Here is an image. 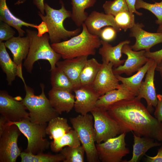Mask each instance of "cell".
Wrapping results in <instances>:
<instances>
[{
    "mask_svg": "<svg viewBox=\"0 0 162 162\" xmlns=\"http://www.w3.org/2000/svg\"><path fill=\"white\" fill-rule=\"evenodd\" d=\"M146 158V161L147 162H162V146L158 150L157 155L151 157L145 154Z\"/></svg>",
    "mask_w": 162,
    "mask_h": 162,
    "instance_id": "41",
    "label": "cell"
},
{
    "mask_svg": "<svg viewBox=\"0 0 162 162\" xmlns=\"http://www.w3.org/2000/svg\"><path fill=\"white\" fill-rule=\"evenodd\" d=\"M96 2V0H71V18L76 26H82L88 16L85 10L93 6Z\"/></svg>",
    "mask_w": 162,
    "mask_h": 162,
    "instance_id": "27",
    "label": "cell"
},
{
    "mask_svg": "<svg viewBox=\"0 0 162 162\" xmlns=\"http://www.w3.org/2000/svg\"><path fill=\"white\" fill-rule=\"evenodd\" d=\"M94 120L95 140L100 143L122 133L116 122L105 109L95 107L90 112Z\"/></svg>",
    "mask_w": 162,
    "mask_h": 162,
    "instance_id": "8",
    "label": "cell"
},
{
    "mask_svg": "<svg viewBox=\"0 0 162 162\" xmlns=\"http://www.w3.org/2000/svg\"><path fill=\"white\" fill-rule=\"evenodd\" d=\"M157 63L155 62L147 71L145 80L142 81L136 97L140 100L144 98L147 104V109L150 113L153 111L158 102L157 94L154 84V76Z\"/></svg>",
    "mask_w": 162,
    "mask_h": 162,
    "instance_id": "16",
    "label": "cell"
},
{
    "mask_svg": "<svg viewBox=\"0 0 162 162\" xmlns=\"http://www.w3.org/2000/svg\"><path fill=\"white\" fill-rule=\"evenodd\" d=\"M4 43L6 48L11 51L13 61L18 66V76H22V62L27 57L30 47L29 37L27 35L26 37L14 36Z\"/></svg>",
    "mask_w": 162,
    "mask_h": 162,
    "instance_id": "17",
    "label": "cell"
},
{
    "mask_svg": "<svg viewBox=\"0 0 162 162\" xmlns=\"http://www.w3.org/2000/svg\"><path fill=\"white\" fill-rule=\"evenodd\" d=\"M26 31L30 41L29 52L23 63L27 71L31 73L34 63L41 59L48 61L51 66L50 71L53 69L62 57L50 45L49 34L46 33L42 36L39 37L36 31L28 29Z\"/></svg>",
    "mask_w": 162,
    "mask_h": 162,
    "instance_id": "3",
    "label": "cell"
},
{
    "mask_svg": "<svg viewBox=\"0 0 162 162\" xmlns=\"http://www.w3.org/2000/svg\"><path fill=\"white\" fill-rule=\"evenodd\" d=\"M48 95L52 106L59 114L63 112L68 113L74 107L75 97L72 92L52 88Z\"/></svg>",
    "mask_w": 162,
    "mask_h": 162,
    "instance_id": "19",
    "label": "cell"
},
{
    "mask_svg": "<svg viewBox=\"0 0 162 162\" xmlns=\"http://www.w3.org/2000/svg\"><path fill=\"white\" fill-rule=\"evenodd\" d=\"M134 136V144L132 157L128 161L124 162H138L145 155L146 152L150 148L161 145V143L154 139L147 137H141L132 133Z\"/></svg>",
    "mask_w": 162,
    "mask_h": 162,
    "instance_id": "23",
    "label": "cell"
},
{
    "mask_svg": "<svg viewBox=\"0 0 162 162\" xmlns=\"http://www.w3.org/2000/svg\"><path fill=\"white\" fill-rule=\"evenodd\" d=\"M101 47L99 50L98 53L101 56L102 62H111L114 68L122 65L125 60H121L122 56V49L123 46L129 44L130 41L126 40L120 42L115 46H112L108 42L101 40Z\"/></svg>",
    "mask_w": 162,
    "mask_h": 162,
    "instance_id": "21",
    "label": "cell"
},
{
    "mask_svg": "<svg viewBox=\"0 0 162 162\" xmlns=\"http://www.w3.org/2000/svg\"><path fill=\"white\" fill-rule=\"evenodd\" d=\"M9 120L2 115L0 116V136L7 126Z\"/></svg>",
    "mask_w": 162,
    "mask_h": 162,
    "instance_id": "44",
    "label": "cell"
},
{
    "mask_svg": "<svg viewBox=\"0 0 162 162\" xmlns=\"http://www.w3.org/2000/svg\"><path fill=\"white\" fill-rule=\"evenodd\" d=\"M145 54L147 58L153 59L158 64L162 59V49L153 52L146 51Z\"/></svg>",
    "mask_w": 162,
    "mask_h": 162,
    "instance_id": "40",
    "label": "cell"
},
{
    "mask_svg": "<svg viewBox=\"0 0 162 162\" xmlns=\"http://www.w3.org/2000/svg\"><path fill=\"white\" fill-rule=\"evenodd\" d=\"M0 66L6 75L8 85L11 86L18 76V67L10 58L3 42H0Z\"/></svg>",
    "mask_w": 162,
    "mask_h": 162,
    "instance_id": "26",
    "label": "cell"
},
{
    "mask_svg": "<svg viewBox=\"0 0 162 162\" xmlns=\"http://www.w3.org/2000/svg\"><path fill=\"white\" fill-rule=\"evenodd\" d=\"M136 96L135 94L121 84L118 88L100 96L96 102V107L105 109L118 101L133 98Z\"/></svg>",
    "mask_w": 162,
    "mask_h": 162,
    "instance_id": "22",
    "label": "cell"
},
{
    "mask_svg": "<svg viewBox=\"0 0 162 162\" xmlns=\"http://www.w3.org/2000/svg\"><path fill=\"white\" fill-rule=\"evenodd\" d=\"M0 21L7 23L17 31L19 36L23 37L25 32L22 26L36 28L37 25L26 22L15 16L8 7L6 0H0Z\"/></svg>",
    "mask_w": 162,
    "mask_h": 162,
    "instance_id": "24",
    "label": "cell"
},
{
    "mask_svg": "<svg viewBox=\"0 0 162 162\" xmlns=\"http://www.w3.org/2000/svg\"><path fill=\"white\" fill-rule=\"evenodd\" d=\"M36 28L37 29V35L39 37L42 36L45 33L48 32V28L46 23L42 21L39 25H37Z\"/></svg>",
    "mask_w": 162,
    "mask_h": 162,
    "instance_id": "42",
    "label": "cell"
},
{
    "mask_svg": "<svg viewBox=\"0 0 162 162\" xmlns=\"http://www.w3.org/2000/svg\"><path fill=\"white\" fill-rule=\"evenodd\" d=\"M129 44H126L122 48V53L126 55L127 58L124 64L113 69L115 75L124 73L127 75L130 76L139 70L149 59L145 55V50L135 51Z\"/></svg>",
    "mask_w": 162,
    "mask_h": 162,
    "instance_id": "12",
    "label": "cell"
},
{
    "mask_svg": "<svg viewBox=\"0 0 162 162\" xmlns=\"http://www.w3.org/2000/svg\"><path fill=\"white\" fill-rule=\"evenodd\" d=\"M144 27L142 23H135L130 29V37H134L136 39L134 44L130 46L134 51H150L152 46L162 43V33L147 32L143 29Z\"/></svg>",
    "mask_w": 162,
    "mask_h": 162,
    "instance_id": "13",
    "label": "cell"
},
{
    "mask_svg": "<svg viewBox=\"0 0 162 162\" xmlns=\"http://www.w3.org/2000/svg\"><path fill=\"white\" fill-rule=\"evenodd\" d=\"M136 97L120 101L104 109L117 123L122 133L131 132L162 141V122L152 116Z\"/></svg>",
    "mask_w": 162,
    "mask_h": 162,
    "instance_id": "1",
    "label": "cell"
},
{
    "mask_svg": "<svg viewBox=\"0 0 162 162\" xmlns=\"http://www.w3.org/2000/svg\"><path fill=\"white\" fill-rule=\"evenodd\" d=\"M12 124L16 125L22 133L27 138V147L24 152L36 154L42 153L48 149L50 143L46 139L47 124L33 123L29 119H26L18 122L9 121L8 126Z\"/></svg>",
    "mask_w": 162,
    "mask_h": 162,
    "instance_id": "7",
    "label": "cell"
},
{
    "mask_svg": "<svg viewBox=\"0 0 162 162\" xmlns=\"http://www.w3.org/2000/svg\"><path fill=\"white\" fill-rule=\"evenodd\" d=\"M17 101H22V98L20 96H17L15 98H14Z\"/></svg>",
    "mask_w": 162,
    "mask_h": 162,
    "instance_id": "48",
    "label": "cell"
},
{
    "mask_svg": "<svg viewBox=\"0 0 162 162\" xmlns=\"http://www.w3.org/2000/svg\"><path fill=\"white\" fill-rule=\"evenodd\" d=\"M33 3L36 6L39 11L44 15V0H32Z\"/></svg>",
    "mask_w": 162,
    "mask_h": 162,
    "instance_id": "45",
    "label": "cell"
},
{
    "mask_svg": "<svg viewBox=\"0 0 162 162\" xmlns=\"http://www.w3.org/2000/svg\"><path fill=\"white\" fill-rule=\"evenodd\" d=\"M22 132L14 124L6 127L0 136V162H15L21 153L17 145Z\"/></svg>",
    "mask_w": 162,
    "mask_h": 162,
    "instance_id": "10",
    "label": "cell"
},
{
    "mask_svg": "<svg viewBox=\"0 0 162 162\" xmlns=\"http://www.w3.org/2000/svg\"><path fill=\"white\" fill-rule=\"evenodd\" d=\"M15 33L11 26L0 21V42L7 41L13 37Z\"/></svg>",
    "mask_w": 162,
    "mask_h": 162,
    "instance_id": "37",
    "label": "cell"
},
{
    "mask_svg": "<svg viewBox=\"0 0 162 162\" xmlns=\"http://www.w3.org/2000/svg\"><path fill=\"white\" fill-rule=\"evenodd\" d=\"M155 70L159 73L162 79V59L159 63L157 64Z\"/></svg>",
    "mask_w": 162,
    "mask_h": 162,
    "instance_id": "46",
    "label": "cell"
},
{
    "mask_svg": "<svg viewBox=\"0 0 162 162\" xmlns=\"http://www.w3.org/2000/svg\"><path fill=\"white\" fill-rule=\"evenodd\" d=\"M60 2L61 8L59 9H54L44 3L46 15H43L39 11L38 13L42 21L47 25L50 40L52 44L60 42L62 40H67L68 38L77 35L81 32L79 28L72 31L65 28L64 22L66 19L71 17V12L65 8L62 1Z\"/></svg>",
    "mask_w": 162,
    "mask_h": 162,
    "instance_id": "4",
    "label": "cell"
},
{
    "mask_svg": "<svg viewBox=\"0 0 162 162\" xmlns=\"http://www.w3.org/2000/svg\"><path fill=\"white\" fill-rule=\"evenodd\" d=\"M48 122L46 132L51 140H57L72 129L68 124L67 119L58 116L53 118Z\"/></svg>",
    "mask_w": 162,
    "mask_h": 162,
    "instance_id": "28",
    "label": "cell"
},
{
    "mask_svg": "<svg viewBox=\"0 0 162 162\" xmlns=\"http://www.w3.org/2000/svg\"><path fill=\"white\" fill-rule=\"evenodd\" d=\"M155 62L153 59L149 58L146 64L137 72L136 73L129 77H123L119 75H115L116 76L119 81L135 94L136 96L143 78L148 70Z\"/></svg>",
    "mask_w": 162,
    "mask_h": 162,
    "instance_id": "25",
    "label": "cell"
},
{
    "mask_svg": "<svg viewBox=\"0 0 162 162\" xmlns=\"http://www.w3.org/2000/svg\"><path fill=\"white\" fill-rule=\"evenodd\" d=\"M128 8L129 11L131 13H135L138 16H141L142 13L136 11L135 8L136 0H125Z\"/></svg>",
    "mask_w": 162,
    "mask_h": 162,
    "instance_id": "43",
    "label": "cell"
},
{
    "mask_svg": "<svg viewBox=\"0 0 162 162\" xmlns=\"http://www.w3.org/2000/svg\"><path fill=\"white\" fill-rule=\"evenodd\" d=\"M157 32L162 33V24L159 26L157 30Z\"/></svg>",
    "mask_w": 162,
    "mask_h": 162,
    "instance_id": "47",
    "label": "cell"
},
{
    "mask_svg": "<svg viewBox=\"0 0 162 162\" xmlns=\"http://www.w3.org/2000/svg\"><path fill=\"white\" fill-rule=\"evenodd\" d=\"M82 26V31L78 35L70 39L51 44L54 50L61 55L64 60L94 55L96 49L101 45L99 36L90 33L84 23Z\"/></svg>",
    "mask_w": 162,
    "mask_h": 162,
    "instance_id": "2",
    "label": "cell"
},
{
    "mask_svg": "<svg viewBox=\"0 0 162 162\" xmlns=\"http://www.w3.org/2000/svg\"><path fill=\"white\" fill-rule=\"evenodd\" d=\"M80 144L76 132L72 129L60 138L51 141L50 147L53 152H58L65 147H75L80 145Z\"/></svg>",
    "mask_w": 162,
    "mask_h": 162,
    "instance_id": "30",
    "label": "cell"
},
{
    "mask_svg": "<svg viewBox=\"0 0 162 162\" xmlns=\"http://www.w3.org/2000/svg\"><path fill=\"white\" fill-rule=\"evenodd\" d=\"M88 56H82L58 61L56 67L61 69L71 82L74 90L80 87V77L82 70L87 61Z\"/></svg>",
    "mask_w": 162,
    "mask_h": 162,
    "instance_id": "18",
    "label": "cell"
},
{
    "mask_svg": "<svg viewBox=\"0 0 162 162\" xmlns=\"http://www.w3.org/2000/svg\"><path fill=\"white\" fill-rule=\"evenodd\" d=\"M26 95L21 101L29 111V119L33 123L43 124L58 116V114L52 106L49 99L45 93V86L40 84L42 92L39 95H36L33 89L23 82Z\"/></svg>",
    "mask_w": 162,
    "mask_h": 162,
    "instance_id": "5",
    "label": "cell"
},
{
    "mask_svg": "<svg viewBox=\"0 0 162 162\" xmlns=\"http://www.w3.org/2000/svg\"><path fill=\"white\" fill-rule=\"evenodd\" d=\"M75 101V110L80 115H85L96 107L100 95L92 86H80L74 90Z\"/></svg>",
    "mask_w": 162,
    "mask_h": 162,
    "instance_id": "15",
    "label": "cell"
},
{
    "mask_svg": "<svg viewBox=\"0 0 162 162\" xmlns=\"http://www.w3.org/2000/svg\"><path fill=\"white\" fill-rule=\"evenodd\" d=\"M64 160L63 162H84L85 150L80 145L75 147L67 146L60 151Z\"/></svg>",
    "mask_w": 162,
    "mask_h": 162,
    "instance_id": "33",
    "label": "cell"
},
{
    "mask_svg": "<svg viewBox=\"0 0 162 162\" xmlns=\"http://www.w3.org/2000/svg\"><path fill=\"white\" fill-rule=\"evenodd\" d=\"M135 8L136 10L142 8L148 10L157 17L155 23L159 25L162 24V0L159 2H154L153 4L147 3L143 0H136Z\"/></svg>",
    "mask_w": 162,
    "mask_h": 162,
    "instance_id": "34",
    "label": "cell"
},
{
    "mask_svg": "<svg viewBox=\"0 0 162 162\" xmlns=\"http://www.w3.org/2000/svg\"><path fill=\"white\" fill-rule=\"evenodd\" d=\"M113 67L111 62H102L92 84V87L100 96L120 86L119 81L113 72Z\"/></svg>",
    "mask_w": 162,
    "mask_h": 162,
    "instance_id": "14",
    "label": "cell"
},
{
    "mask_svg": "<svg viewBox=\"0 0 162 162\" xmlns=\"http://www.w3.org/2000/svg\"><path fill=\"white\" fill-rule=\"evenodd\" d=\"M102 64L94 58L88 59L81 71L80 77V86H92L100 70Z\"/></svg>",
    "mask_w": 162,
    "mask_h": 162,
    "instance_id": "29",
    "label": "cell"
},
{
    "mask_svg": "<svg viewBox=\"0 0 162 162\" xmlns=\"http://www.w3.org/2000/svg\"><path fill=\"white\" fill-rule=\"evenodd\" d=\"M50 71L52 88L71 92L74 91V87L71 82L61 69L56 67Z\"/></svg>",
    "mask_w": 162,
    "mask_h": 162,
    "instance_id": "31",
    "label": "cell"
},
{
    "mask_svg": "<svg viewBox=\"0 0 162 162\" xmlns=\"http://www.w3.org/2000/svg\"><path fill=\"white\" fill-rule=\"evenodd\" d=\"M157 96L158 102L154 115L156 119L162 122V95L157 94Z\"/></svg>",
    "mask_w": 162,
    "mask_h": 162,
    "instance_id": "39",
    "label": "cell"
},
{
    "mask_svg": "<svg viewBox=\"0 0 162 162\" xmlns=\"http://www.w3.org/2000/svg\"><path fill=\"white\" fill-rule=\"evenodd\" d=\"M117 32V31L113 27L111 26H106L101 29L99 37L102 40L108 42L112 41L115 39Z\"/></svg>",
    "mask_w": 162,
    "mask_h": 162,
    "instance_id": "38",
    "label": "cell"
},
{
    "mask_svg": "<svg viewBox=\"0 0 162 162\" xmlns=\"http://www.w3.org/2000/svg\"><path fill=\"white\" fill-rule=\"evenodd\" d=\"M21 101L16 100L6 91H0V113L9 121L18 122L29 119V113Z\"/></svg>",
    "mask_w": 162,
    "mask_h": 162,
    "instance_id": "11",
    "label": "cell"
},
{
    "mask_svg": "<svg viewBox=\"0 0 162 162\" xmlns=\"http://www.w3.org/2000/svg\"><path fill=\"white\" fill-rule=\"evenodd\" d=\"M126 133L123 132L102 143H97L96 147L100 161L102 162H120L130 152L126 147L125 138Z\"/></svg>",
    "mask_w": 162,
    "mask_h": 162,
    "instance_id": "9",
    "label": "cell"
},
{
    "mask_svg": "<svg viewBox=\"0 0 162 162\" xmlns=\"http://www.w3.org/2000/svg\"><path fill=\"white\" fill-rule=\"evenodd\" d=\"M114 19L118 27L125 32L132 27L135 23L134 14L129 11L118 13L114 17Z\"/></svg>",
    "mask_w": 162,
    "mask_h": 162,
    "instance_id": "36",
    "label": "cell"
},
{
    "mask_svg": "<svg viewBox=\"0 0 162 162\" xmlns=\"http://www.w3.org/2000/svg\"><path fill=\"white\" fill-rule=\"evenodd\" d=\"M84 23L90 33L98 36L101 29L106 26H112L118 32L121 30L116 25L114 16L96 11L88 15Z\"/></svg>",
    "mask_w": 162,
    "mask_h": 162,
    "instance_id": "20",
    "label": "cell"
},
{
    "mask_svg": "<svg viewBox=\"0 0 162 162\" xmlns=\"http://www.w3.org/2000/svg\"><path fill=\"white\" fill-rule=\"evenodd\" d=\"M105 13L115 17L122 12L129 11L125 0H114L106 1L103 5Z\"/></svg>",
    "mask_w": 162,
    "mask_h": 162,
    "instance_id": "35",
    "label": "cell"
},
{
    "mask_svg": "<svg viewBox=\"0 0 162 162\" xmlns=\"http://www.w3.org/2000/svg\"><path fill=\"white\" fill-rule=\"evenodd\" d=\"M20 156L21 162H59L64 160L61 153L52 154L42 152L34 154L23 152H21Z\"/></svg>",
    "mask_w": 162,
    "mask_h": 162,
    "instance_id": "32",
    "label": "cell"
},
{
    "mask_svg": "<svg viewBox=\"0 0 162 162\" xmlns=\"http://www.w3.org/2000/svg\"><path fill=\"white\" fill-rule=\"evenodd\" d=\"M93 118L88 114L70 118L74 129L76 132L86 153L88 162L100 161L95 144Z\"/></svg>",
    "mask_w": 162,
    "mask_h": 162,
    "instance_id": "6",
    "label": "cell"
}]
</instances>
